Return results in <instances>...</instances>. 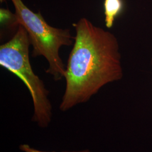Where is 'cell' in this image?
<instances>
[{
  "instance_id": "3",
  "label": "cell",
  "mask_w": 152,
  "mask_h": 152,
  "mask_svg": "<svg viewBox=\"0 0 152 152\" xmlns=\"http://www.w3.org/2000/svg\"><path fill=\"white\" fill-rule=\"evenodd\" d=\"M15 8L16 25L26 30L33 47V57L42 56L48 61L46 73L58 81L64 77L66 66L60 58L63 46H71L74 37L69 29L53 27L45 21L40 12H34L22 0H11Z\"/></svg>"
},
{
  "instance_id": "6",
  "label": "cell",
  "mask_w": 152,
  "mask_h": 152,
  "mask_svg": "<svg viewBox=\"0 0 152 152\" xmlns=\"http://www.w3.org/2000/svg\"><path fill=\"white\" fill-rule=\"evenodd\" d=\"M19 149L20 150H21L22 151L24 152H56L53 151V152H45V151H41L39 150L35 149L34 148H33L32 147H30L29 145L28 144H22L19 146Z\"/></svg>"
},
{
  "instance_id": "5",
  "label": "cell",
  "mask_w": 152,
  "mask_h": 152,
  "mask_svg": "<svg viewBox=\"0 0 152 152\" xmlns=\"http://www.w3.org/2000/svg\"><path fill=\"white\" fill-rule=\"evenodd\" d=\"M0 15L1 24L16 25L15 14H12L8 9L1 8L0 10Z\"/></svg>"
},
{
  "instance_id": "2",
  "label": "cell",
  "mask_w": 152,
  "mask_h": 152,
  "mask_svg": "<svg viewBox=\"0 0 152 152\" xmlns=\"http://www.w3.org/2000/svg\"><path fill=\"white\" fill-rule=\"evenodd\" d=\"M30 45L26 30L19 25L11 39L0 46V65L18 77L27 86L33 103L32 121L45 128L51 121L52 106L48 90L33 71L29 55Z\"/></svg>"
},
{
  "instance_id": "4",
  "label": "cell",
  "mask_w": 152,
  "mask_h": 152,
  "mask_svg": "<svg viewBox=\"0 0 152 152\" xmlns=\"http://www.w3.org/2000/svg\"><path fill=\"white\" fill-rule=\"evenodd\" d=\"M103 6L105 26L108 28H111L113 26L116 19L124 11V1L104 0Z\"/></svg>"
},
{
  "instance_id": "1",
  "label": "cell",
  "mask_w": 152,
  "mask_h": 152,
  "mask_svg": "<svg viewBox=\"0 0 152 152\" xmlns=\"http://www.w3.org/2000/svg\"><path fill=\"white\" fill-rule=\"evenodd\" d=\"M73 26L76 35L66 66L65 92L59 106L62 112L87 102L104 85L123 77L114 34L85 18Z\"/></svg>"
},
{
  "instance_id": "7",
  "label": "cell",
  "mask_w": 152,
  "mask_h": 152,
  "mask_svg": "<svg viewBox=\"0 0 152 152\" xmlns=\"http://www.w3.org/2000/svg\"><path fill=\"white\" fill-rule=\"evenodd\" d=\"M62 152H91L88 149H85V150H82V151H64Z\"/></svg>"
},
{
  "instance_id": "8",
  "label": "cell",
  "mask_w": 152,
  "mask_h": 152,
  "mask_svg": "<svg viewBox=\"0 0 152 152\" xmlns=\"http://www.w3.org/2000/svg\"><path fill=\"white\" fill-rule=\"evenodd\" d=\"M4 1V0H1V1Z\"/></svg>"
}]
</instances>
